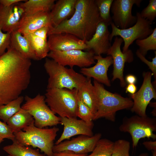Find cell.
Listing matches in <instances>:
<instances>
[{"instance_id": "6da1fadb", "label": "cell", "mask_w": 156, "mask_h": 156, "mask_svg": "<svg viewBox=\"0 0 156 156\" xmlns=\"http://www.w3.org/2000/svg\"><path fill=\"white\" fill-rule=\"evenodd\" d=\"M101 21L95 0H77L73 15L57 27L50 28L48 36L67 33L85 41H88Z\"/></svg>"}, {"instance_id": "7a4b0ae2", "label": "cell", "mask_w": 156, "mask_h": 156, "mask_svg": "<svg viewBox=\"0 0 156 156\" xmlns=\"http://www.w3.org/2000/svg\"><path fill=\"white\" fill-rule=\"evenodd\" d=\"M27 78L21 62L7 51L0 56V106L20 96L26 89Z\"/></svg>"}, {"instance_id": "3957f363", "label": "cell", "mask_w": 156, "mask_h": 156, "mask_svg": "<svg viewBox=\"0 0 156 156\" xmlns=\"http://www.w3.org/2000/svg\"><path fill=\"white\" fill-rule=\"evenodd\" d=\"M93 85L97 100V110L94 115L93 120L104 118L114 122L117 111L131 108L133 106L131 99L110 92L102 84L94 80Z\"/></svg>"}, {"instance_id": "277c9868", "label": "cell", "mask_w": 156, "mask_h": 156, "mask_svg": "<svg viewBox=\"0 0 156 156\" xmlns=\"http://www.w3.org/2000/svg\"><path fill=\"white\" fill-rule=\"evenodd\" d=\"M44 67L49 77L47 89L78 90L87 79L73 68H67L51 59H46Z\"/></svg>"}, {"instance_id": "5b68a950", "label": "cell", "mask_w": 156, "mask_h": 156, "mask_svg": "<svg viewBox=\"0 0 156 156\" xmlns=\"http://www.w3.org/2000/svg\"><path fill=\"white\" fill-rule=\"evenodd\" d=\"M22 131L14 133L15 139L20 143L26 146L37 147L47 156H52L54 142L59 131V128H40L34 123L28 126Z\"/></svg>"}, {"instance_id": "8992f818", "label": "cell", "mask_w": 156, "mask_h": 156, "mask_svg": "<svg viewBox=\"0 0 156 156\" xmlns=\"http://www.w3.org/2000/svg\"><path fill=\"white\" fill-rule=\"evenodd\" d=\"M77 93L76 89H47L45 101L53 112L60 117L77 118Z\"/></svg>"}, {"instance_id": "52a82bcc", "label": "cell", "mask_w": 156, "mask_h": 156, "mask_svg": "<svg viewBox=\"0 0 156 156\" xmlns=\"http://www.w3.org/2000/svg\"><path fill=\"white\" fill-rule=\"evenodd\" d=\"M21 108L29 113L34 120V125L43 128L60 124L61 118L55 115L46 103L44 96L38 94L33 98L26 96Z\"/></svg>"}, {"instance_id": "ba28073f", "label": "cell", "mask_w": 156, "mask_h": 156, "mask_svg": "<svg viewBox=\"0 0 156 156\" xmlns=\"http://www.w3.org/2000/svg\"><path fill=\"white\" fill-rule=\"evenodd\" d=\"M120 131L127 132L131 136L133 148L140 139L145 138L156 139V119L155 118L135 115L125 118L119 127Z\"/></svg>"}, {"instance_id": "9c48e42d", "label": "cell", "mask_w": 156, "mask_h": 156, "mask_svg": "<svg viewBox=\"0 0 156 156\" xmlns=\"http://www.w3.org/2000/svg\"><path fill=\"white\" fill-rule=\"evenodd\" d=\"M136 16L137 18L136 22L128 28L124 29H119L113 22L110 25L112 31L110 34L109 40L111 42L113 37L118 36L122 38L124 42L123 53L129 49L130 46L134 41L146 38L153 32V29L152 28L151 24L141 16L140 12H137Z\"/></svg>"}, {"instance_id": "30bf717a", "label": "cell", "mask_w": 156, "mask_h": 156, "mask_svg": "<svg viewBox=\"0 0 156 156\" xmlns=\"http://www.w3.org/2000/svg\"><path fill=\"white\" fill-rule=\"evenodd\" d=\"M95 55L92 50L84 51L74 50L65 51H50L47 57L58 64L73 68L75 66L81 68L87 67L95 64Z\"/></svg>"}, {"instance_id": "8fae6325", "label": "cell", "mask_w": 156, "mask_h": 156, "mask_svg": "<svg viewBox=\"0 0 156 156\" xmlns=\"http://www.w3.org/2000/svg\"><path fill=\"white\" fill-rule=\"evenodd\" d=\"M142 0H114L110 11L112 14V22L117 27L121 29L128 28L133 25L137 21L136 16L132 14L134 5L140 6Z\"/></svg>"}, {"instance_id": "7c38bea8", "label": "cell", "mask_w": 156, "mask_h": 156, "mask_svg": "<svg viewBox=\"0 0 156 156\" xmlns=\"http://www.w3.org/2000/svg\"><path fill=\"white\" fill-rule=\"evenodd\" d=\"M153 75L150 72L144 73L143 81L140 88L137 92L131 95L133 102L131 110L139 116H147L146 110L148 105L152 99H156L155 90L151 81Z\"/></svg>"}, {"instance_id": "4fadbf2b", "label": "cell", "mask_w": 156, "mask_h": 156, "mask_svg": "<svg viewBox=\"0 0 156 156\" xmlns=\"http://www.w3.org/2000/svg\"><path fill=\"white\" fill-rule=\"evenodd\" d=\"M123 42L121 37L116 36L112 44L108 50L107 53L108 55L111 56L113 60V70L112 73V81L118 79L122 87L126 85L123 76V71L125 63L126 62H131L133 60V54L132 51L128 49L123 53L121 49V46Z\"/></svg>"}, {"instance_id": "5bb4252c", "label": "cell", "mask_w": 156, "mask_h": 156, "mask_svg": "<svg viewBox=\"0 0 156 156\" xmlns=\"http://www.w3.org/2000/svg\"><path fill=\"white\" fill-rule=\"evenodd\" d=\"M101 136L102 134L100 133H96L91 136L80 135L70 140L64 141L54 145L53 151V153H56L68 151L77 154H87L93 151Z\"/></svg>"}, {"instance_id": "9a60e30c", "label": "cell", "mask_w": 156, "mask_h": 156, "mask_svg": "<svg viewBox=\"0 0 156 156\" xmlns=\"http://www.w3.org/2000/svg\"><path fill=\"white\" fill-rule=\"evenodd\" d=\"M48 37L50 51L86 50L85 41L71 34L67 33L53 34Z\"/></svg>"}, {"instance_id": "2e32d148", "label": "cell", "mask_w": 156, "mask_h": 156, "mask_svg": "<svg viewBox=\"0 0 156 156\" xmlns=\"http://www.w3.org/2000/svg\"><path fill=\"white\" fill-rule=\"evenodd\" d=\"M60 124L64 126L63 131L55 145L75 135L91 136L94 135L92 131L94 124H88L77 118H61Z\"/></svg>"}, {"instance_id": "e0dca14e", "label": "cell", "mask_w": 156, "mask_h": 156, "mask_svg": "<svg viewBox=\"0 0 156 156\" xmlns=\"http://www.w3.org/2000/svg\"><path fill=\"white\" fill-rule=\"evenodd\" d=\"M94 59L97 62L94 66L81 68L80 73L86 77L92 78L98 82L107 86H111L110 82L107 76V72L109 67L113 64L112 57L108 55L105 57L101 55H94Z\"/></svg>"}, {"instance_id": "ac0fdd59", "label": "cell", "mask_w": 156, "mask_h": 156, "mask_svg": "<svg viewBox=\"0 0 156 156\" xmlns=\"http://www.w3.org/2000/svg\"><path fill=\"white\" fill-rule=\"evenodd\" d=\"M108 26L102 21L98 24L91 38L85 42L88 51H92L95 55L107 53L112 45Z\"/></svg>"}, {"instance_id": "d6986e66", "label": "cell", "mask_w": 156, "mask_h": 156, "mask_svg": "<svg viewBox=\"0 0 156 156\" xmlns=\"http://www.w3.org/2000/svg\"><path fill=\"white\" fill-rule=\"evenodd\" d=\"M19 3L9 7L0 4V28L3 31L11 33L18 30L24 13Z\"/></svg>"}, {"instance_id": "ffe728a7", "label": "cell", "mask_w": 156, "mask_h": 156, "mask_svg": "<svg viewBox=\"0 0 156 156\" xmlns=\"http://www.w3.org/2000/svg\"><path fill=\"white\" fill-rule=\"evenodd\" d=\"M50 12L30 15L24 14L20 20L17 31L23 35H25L32 34L43 27H49L51 28L53 27Z\"/></svg>"}, {"instance_id": "44dd1931", "label": "cell", "mask_w": 156, "mask_h": 156, "mask_svg": "<svg viewBox=\"0 0 156 156\" xmlns=\"http://www.w3.org/2000/svg\"><path fill=\"white\" fill-rule=\"evenodd\" d=\"M77 0H58L50 12L52 27H55L70 18L75 10Z\"/></svg>"}, {"instance_id": "7402d4cb", "label": "cell", "mask_w": 156, "mask_h": 156, "mask_svg": "<svg viewBox=\"0 0 156 156\" xmlns=\"http://www.w3.org/2000/svg\"><path fill=\"white\" fill-rule=\"evenodd\" d=\"M10 47L24 58L37 60L28 39L17 30L10 33Z\"/></svg>"}, {"instance_id": "603a6c76", "label": "cell", "mask_w": 156, "mask_h": 156, "mask_svg": "<svg viewBox=\"0 0 156 156\" xmlns=\"http://www.w3.org/2000/svg\"><path fill=\"white\" fill-rule=\"evenodd\" d=\"M78 95L94 114L97 109V100L94 87L90 78L87 77L84 83L78 90Z\"/></svg>"}, {"instance_id": "cb8c5ba5", "label": "cell", "mask_w": 156, "mask_h": 156, "mask_svg": "<svg viewBox=\"0 0 156 156\" xmlns=\"http://www.w3.org/2000/svg\"><path fill=\"white\" fill-rule=\"evenodd\" d=\"M55 0H28L19 3L24 10V14H34L44 12H50L54 5Z\"/></svg>"}, {"instance_id": "d4e9b609", "label": "cell", "mask_w": 156, "mask_h": 156, "mask_svg": "<svg viewBox=\"0 0 156 156\" xmlns=\"http://www.w3.org/2000/svg\"><path fill=\"white\" fill-rule=\"evenodd\" d=\"M7 123L14 133L34 123V120L29 113L21 108L9 119Z\"/></svg>"}, {"instance_id": "484cf974", "label": "cell", "mask_w": 156, "mask_h": 156, "mask_svg": "<svg viewBox=\"0 0 156 156\" xmlns=\"http://www.w3.org/2000/svg\"><path fill=\"white\" fill-rule=\"evenodd\" d=\"M12 144L4 146L3 150L14 156H47L28 146L19 143L15 139L12 141Z\"/></svg>"}, {"instance_id": "4316f807", "label": "cell", "mask_w": 156, "mask_h": 156, "mask_svg": "<svg viewBox=\"0 0 156 156\" xmlns=\"http://www.w3.org/2000/svg\"><path fill=\"white\" fill-rule=\"evenodd\" d=\"M23 36L29 41L37 60L47 57L50 51L47 40L39 37L33 34Z\"/></svg>"}, {"instance_id": "83f0119b", "label": "cell", "mask_w": 156, "mask_h": 156, "mask_svg": "<svg viewBox=\"0 0 156 156\" xmlns=\"http://www.w3.org/2000/svg\"><path fill=\"white\" fill-rule=\"evenodd\" d=\"M24 99L20 96L8 103L0 106V119L7 123L9 119L21 108V105Z\"/></svg>"}, {"instance_id": "f1b7e54d", "label": "cell", "mask_w": 156, "mask_h": 156, "mask_svg": "<svg viewBox=\"0 0 156 156\" xmlns=\"http://www.w3.org/2000/svg\"><path fill=\"white\" fill-rule=\"evenodd\" d=\"M114 142L106 138H101L91 153L86 156H112Z\"/></svg>"}, {"instance_id": "f546056e", "label": "cell", "mask_w": 156, "mask_h": 156, "mask_svg": "<svg viewBox=\"0 0 156 156\" xmlns=\"http://www.w3.org/2000/svg\"><path fill=\"white\" fill-rule=\"evenodd\" d=\"M135 43L139 47L140 53L145 56L148 51L156 50V28L152 33L146 38L135 40Z\"/></svg>"}, {"instance_id": "4dcf8cb0", "label": "cell", "mask_w": 156, "mask_h": 156, "mask_svg": "<svg viewBox=\"0 0 156 156\" xmlns=\"http://www.w3.org/2000/svg\"><path fill=\"white\" fill-rule=\"evenodd\" d=\"M113 0H95L101 21L108 26L112 22L110 11Z\"/></svg>"}, {"instance_id": "1f68e13d", "label": "cell", "mask_w": 156, "mask_h": 156, "mask_svg": "<svg viewBox=\"0 0 156 156\" xmlns=\"http://www.w3.org/2000/svg\"><path fill=\"white\" fill-rule=\"evenodd\" d=\"M94 115L90 109L83 103L77 94V117L87 124L92 125L93 124L92 121Z\"/></svg>"}, {"instance_id": "d6a6232c", "label": "cell", "mask_w": 156, "mask_h": 156, "mask_svg": "<svg viewBox=\"0 0 156 156\" xmlns=\"http://www.w3.org/2000/svg\"><path fill=\"white\" fill-rule=\"evenodd\" d=\"M130 143L128 141L120 139L114 143L112 156H130Z\"/></svg>"}, {"instance_id": "836d02e7", "label": "cell", "mask_w": 156, "mask_h": 156, "mask_svg": "<svg viewBox=\"0 0 156 156\" xmlns=\"http://www.w3.org/2000/svg\"><path fill=\"white\" fill-rule=\"evenodd\" d=\"M140 14L141 16L152 24L156 16V0H150L147 6Z\"/></svg>"}, {"instance_id": "e575fe53", "label": "cell", "mask_w": 156, "mask_h": 156, "mask_svg": "<svg viewBox=\"0 0 156 156\" xmlns=\"http://www.w3.org/2000/svg\"><path fill=\"white\" fill-rule=\"evenodd\" d=\"M0 28V56L3 54L9 47L10 42V33H3Z\"/></svg>"}, {"instance_id": "d590c367", "label": "cell", "mask_w": 156, "mask_h": 156, "mask_svg": "<svg viewBox=\"0 0 156 156\" xmlns=\"http://www.w3.org/2000/svg\"><path fill=\"white\" fill-rule=\"evenodd\" d=\"M0 137L3 139H8L12 141L15 139L14 134L8 125L0 120Z\"/></svg>"}, {"instance_id": "8d00e7d4", "label": "cell", "mask_w": 156, "mask_h": 156, "mask_svg": "<svg viewBox=\"0 0 156 156\" xmlns=\"http://www.w3.org/2000/svg\"><path fill=\"white\" fill-rule=\"evenodd\" d=\"M155 56L152 59V61H150L146 58L145 56L142 55L138 49H137L136 54L138 57L143 62L146 64L152 72L154 78L156 80V53Z\"/></svg>"}, {"instance_id": "74e56055", "label": "cell", "mask_w": 156, "mask_h": 156, "mask_svg": "<svg viewBox=\"0 0 156 156\" xmlns=\"http://www.w3.org/2000/svg\"><path fill=\"white\" fill-rule=\"evenodd\" d=\"M50 28L49 27H42L35 31L32 33L39 37L47 40L48 33Z\"/></svg>"}, {"instance_id": "f35d334b", "label": "cell", "mask_w": 156, "mask_h": 156, "mask_svg": "<svg viewBox=\"0 0 156 156\" xmlns=\"http://www.w3.org/2000/svg\"><path fill=\"white\" fill-rule=\"evenodd\" d=\"M87 154L76 153L71 151H66L53 153L52 156H86Z\"/></svg>"}, {"instance_id": "ab89813d", "label": "cell", "mask_w": 156, "mask_h": 156, "mask_svg": "<svg viewBox=\"0 0 156 156\" xmlns=\"http://www.w3.org/2000/svg\"><path fill=\"white\" fill-rule=\"evenodd\" d=\"M146 148L149 151H156V141H146L142 143Z\"/></svg>"}, {"instance_id": "60d3db41", "label": "cell", "mask_w": 156, "mask_h": 156, "mask_svg": "<svg viewBox=\"0 0 156 156\" xmlns=\"http://www.w3.org/2000/svg\"><path fill=\"white\" fill-rule=\"evenodd\" d=\"M24 0H0V4L6 7L11 6L21 1H25Z\"/></svg>"}, {"instance_id": "b9f144b4", "label": "cell", "mask_w": 156, "mask_h": 156, "mask_svg": "<svg viewBox=\"0 0 156 156\" xmlns=\"http://www.w3.org/2000/svg\"><path fill=\"white\" fill-rule=\"evenodd\" d=\"M137 87L135 84H129L126 88V92L133 94L136 92Z\"/></svg>"}, {"instance_id": "7bdbcfd3", "label": "cell", "mask_w": 156, "mask_h": 156, "mask_svg": "<svg viewBox=\"0 0 156 156\" xmlns=\"http://www.w3.org/2000/svg\"><path fill=\"white\" fill-rule=\"evenodd\" d=\"M125 81L129 84H135L136 82V77L132 75H129L125 78Z\"/></svg>"}, {"instance_id": "ee69618b", "label": "cell", "mask_w": 156, "mask_h": 156, "mask_svg": "<svg viewBox=\"0 0 156 156\" xmlns=\"http://www.w3.org/2000/svg\"><path fill=\"white\" fill-rule=\"evenodd\" d=\"M152 156H156V151H153ZM148 154L147 153H142L139 155L138 156H148Z\"/></svg>"}, {"instance_id": "f6af8a7d", "label": "cell", "mask_w": 156, "mask_h": 156, "mask_svg": "<svg viewBox=\"0 0 156 156\" xmlns=\"http://www.w3.org/2000/svg\"><path fill=\"white\" fill-rule=\"evenodd\" d=\"M3 141V139L0 137V144Z\"/></svg>"}, {"instance_id": "bcb514c9", "label": "cell", "mask_w": 156, "mask_h": 156, "mask_svg": "<svg viewBox=\"0 0 156 156\" xmlns=\"http://www.w3.org/2000/svg\"><path fill=\"white\" fill-rule=\"evenodd\" d=\"M7 156H14L12 155H7Z\"/></svg>"}]
</instances>
